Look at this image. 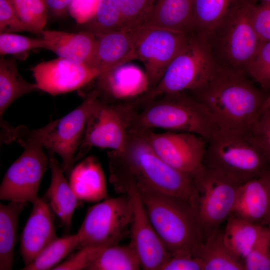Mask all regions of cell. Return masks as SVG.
<instances>
[{"label":"cell","instance_id":"ab89813d","mask_svg":"<svg viewBox=\"0 0 270 270\" xmlns=\"http://www.w3.org/2000/svg\"><path fill=\"white\" fill-rule=\"evenodd\" d=\"M22 32L32 33L18 17L10 0H0V33Z\"/></svg>","mask_w":270,"mask_h":270},{"label":"cell","instance_id":"d6986e66","mask_svg":"<svg viewBox=\"0 0 270 270\" xmlns=\"http://www.w3.org/2000/svg\"><path fill=\"white\" fill-rule=\"evenodd\" d=\"M40 34L44 40L45 49L58 57L94 68L97 43L95 34L86 30L70 33L50 30H42Z\"/></svg>","mask_w":270,"mask_h":270},{"label":"cell","instance_id":"ee69618b","mask_svg":"<svg viewBox=\"0 0 270 270\" xmlns=\"http://www.w3.org/2000/svg\"><path fill=\"white\" fill-rule=\"evenodd\" d=\"M48 9L54 16L60 17L68 12L71 0H46Z\"/></svg>","mask_w":270,"mask_h":270},{"label":"cell","instance_id":"d4e9b609","mask_svg":"<svg viewBox=\"0 0 270 270\" xmlns=\"http://www.w3.org/2000/svg\"><path fill=\"white\" fill-rule=\"evenodd\" d=\"M224 242L233 256L244 261L266 226L256 224L231 214L227 219Z\"/></svg>","mask_w":270,"mask_h":270},{"label":"cell","instance_id":"5bb4252c","mask_svg":"<svg viewBox=\"0 0 270 270\" xmlns=\"http://www.w3.org/2000/svg\"><path fill=\"white\" fill-rule=\"evenodd\" d=\"M156 153L172 168L194 176L204 168L207 141L194 134L144 130Z\"/></svg>","mask_w":270,"mask_h":270},{"label":"cell","instance_id":"7c38bea8","mask_svg":"<svg viewBox=\"0 0 270 270\" xmlns=\"http://www.w3.org/2000/svg\"><path fill=\"white\" fill-rule=\"evenodd\" d=\"M130 32L136 58L144 66L148 90L158 84L169 64L186 46L193 32L147 26Z\"/></svg>","mask_w":270,"mask_h":270},{"label":"cell","instance_id":"484cf974","mask_svg":"<svg viewBox=\"0 0 270 270\" xmlns=\"http://www.w3.org/2000/svg\"><path fill=\"white\" fill-rule=\"evenodd\" d=\"M26 202L10 201L0 204V270H10L14 261L18 220Z\"/></svg>","mask_w":270,"mask_h":270},{"label":"cell","instance_id":"7402d4cb","mask_svg":"<svg viewBox=\"0 0 270 270\" xmlns=\"http://www.w3.org/2000/svg\"><path fill=\"white\" fill-rule=\"evenodd\" d=\"M48 159L52 179L46 194V200L62 224L66 228H69L74 212L79 204L80 200L66 179L62 165L59 164L54 152H48Z\"/></svg>","mask_w":270,"mask_h":270},{"label":"cell","instance_id":"7a4b0ae2","mask_svg":"<svg viewBox=\"0 0 270 270\" xmlns=\"http://www.w3.org/2000/svg\"><path fill=\"white\" fill-rule=\"evenodd\" d=\"M187 92L206 108L220 129L238 131L249 129L268 96L246 74L221 68L200 88Z\"/></svg>","mask_w":270,"mask_h":270},{"label":"cell","instance_id":"7dc6e473","mask_svg":"<svg viewBox=\"0 0 270 270\" xmlns=\"http://www.w3.org/2000/svg\"><path fill=\"white\" fill-rule=\"evenodd\" d=\"M260 0L262 2H270V0Z\"/></svg>","mask_w":270,"mask_h":270},{"label":"cell","instance_id":"8992f818","mask_svg":"<svg viewBox=\"0 0 270 270\" xmlns=\"http://www.w3.org/2000/svg\"><path fill=\"white\" fill-rule=\"evenodd\" d=\"M58 120L37 130L24 126L14 128L10 142L24 147V151L7 170L0 186V199L34 203L42 178L49 164L43 150L44 140Z\"/></svg>","mask_w":270,"mask_h":270},{"label":"cell","instance_id":"1f68e13d","mask_svg":"<svg viewBox=\"0 0 270 270\" xmlns=\"http://www.w3.org/2000/svg\"><path fill=\"white\" fill-rule=\"evenodd\" d=\"M84 24L95 35L122 30V17L118 0H100L94 16Z\"/></svg>","mask_w":270,"mask_h":270},{"label":"cell","instance_id":"d6a6232c","mask_svg":"<svg viewBox=\"0 0 270 270\" xmlns=\"http://www.w3.org/2000/svg\"><path fill=\"white\" fill-rule=\"evenodd\" d=\"M21 20L32 30L40 34L48 20L46 0H10Z\"/></svg>","mask_w":270,"mask_h":270},{"label":"cell","instance_id":"ac0fdd59","mask_svg":"<svg viewBox=\"0 0 270 270\" xmlns=\"http://www.w3.org/2000/svg\"><path fill=\"white\" fill-rule=\"evenodd\" d=\"M32 204L20 237V252L25 266L58 238L46 200L39 198Z\"/></svg>","mask_w":270,"mask_h":270},{"label":"cell","instance_id":"83f0119b","mask_svg":"<svg viewBox=\"0 0 270 270\" xmlns=\"http://www.w3.org/2000/svg\"><path fill=\"white\" fill-rule=\"evenodd\" d=\"M194 256L202 260L204 270H244V264L226 246L220 229L204 239Z\"/></svg>","mask_w":270,"mask_h":270},{"label":"cell","instance_id":"cb8c5ba5","mask_svg":"<svg viewBox=\"0 0 270 270\" xmlns=\"http://www.w3.org/2000/svg\"><path fill=\"white\" fill-rule=\"evenodd\" d=\"M144 26L194 32L193 0H156Z\"/></svg>","mask_w":270,"mask_h":270},{"label":"cell","instance_id":"5b68a950","mask_svg":"<svg viewBox=\"0 0 270 270\" xmlns=\"http://www.w3.org/2000/svg\"><path fill=\"white\" fill-rule=\"evenodd\" d=\"M254 4L244 0L204 33L214 58L221 69L243 72L264 42L252 22Z\"/></svg>","mask_w":270,"mask_h":270},{"label":"cell","instance_id":"52a82bcc","mask_svg":"<svg viewBox=\"0 0 270 270\" xmlns=\"http://www.w3.org/2000/svg\"><path fill=\"white\" fill-rule=\"evenodd\" d=\"M204 165L238 185L270 170L266 157L248 130L220 129L207 142Z\"/></svg>","mask_w":270,"mask_h":270},{"label":"cell","instance_id":"44dd1931","mask_svg":"<svg viewBox=\"0 0 270 270\" xmlns=\"http://www.w3.org/2000/svg\"><path fill=\"white\" fill-rule=\"evenodd\" d=\"M96 36L94 68L98 71V76L136 59L130 31L120 30Z\"/></svg>","mask_w":270,"mask_h":270},{"label":"cell","instance_id":"4fadbf2b","mask_svg":"<svg viewBox=\"0 0 270 270\" xmlns=\"http://www.w3.org/2000/svg\"><path fill=\"white\" fill-rule=\"evenodd\" d=\"M116 192L126 194L132 204L130 244L136 250L145 270H161L171 256L154 230L136 186L128 182L119 186Z\"/></svg>","mask_w":270,"mask_h":270},{"label":"cell","instance_id":"8d00e7d4","mask_svg":"<svg viewBox=\"0 0 270 270\" xmlns=\"http://www.w3.org/2000/svg\"><path fill=\"white\" fill-rule=\"evenodd\" d=\"M244 270H270V229L266 226L246 258Z\"/></svg>","mask_w":270,"mask_h":270},{"label":"cell","instance_id":"d590c367","mask_svg":"<svg viewBox=\"0 0 270 270\" xmlns=\"http://www.w3.org/2000/svg\"><path fill=\"white\" fill-rule=\"evenodd\" d=\"M246 74L264 90H270V40L264 42L248 65Z\"/></svg>","mask_w":270,"mask_h":270},{"label":"cell","instance_id":"9a60e30c","mask_svg":"<svg viewBox=\"0 0 270 270\" xmlns=\"http://www.w3.org/2000/svg\"><path fill=\"white\" fill-rule=\"evenodd\" d=\"M98 94L95 90L88 92L80 106L58 119L44 140V148L62 158V170L68 176L74 168L75 154L84 138L88 115Z\"/></svg>","mask_w":270,"mask_h":270},{"label":"cell","instance_id":"f6af8a7d","mask_svg":"<svg viewBox=\"0 0 270 270\" xmlns=\"http://www.w3.org/2000/svg\"><path fill=\"white\" fill-rule=\"evenodd\" d=\"M270 106V94L268 95L263 105L261 112L266 108ZM260 112V113H261Z\"/></svg>","mask_w":270,"mask_h":270},{"label":"cell","instance_id":"4316f807","mask_svg":"<svg viewBox=\"0 0 270 270\" xmlns=\"http://www.w3.org/2000/svg\"><path fill=\"white\" fill-rule=\"evenodd\" d=\"M36 83L26 80L20 74L15 60L0 58V126L4 113L16 100L27 94L38 90Z\"/></svg>","mask_w":270,"mask_h":270},{"label":"cell","instance_id":"603a6c76","mask_svg":"<svg viewBox=\"0 0 270 270\" xmlns=\"http://www.w3.org/2000/svg\"><path fill=\"white\" fill-rule=\"evenodd\" d=\"M69 183L80 200L96 202L107 198L104 174L98 160L93 156L73 168Z\"/></svg>","mask_w":270,"mask_h":270},{"label":"cell","instance_id":"277c9868","mask_svg":"<svg viewBox=\"0 0 270 270\" xmlns=\"http://www.w3.org/2000/svg\"><path fill=\"white\" fill-rule=\"evenodd\" d=\"M136 186L150 220L170 256L194 255L204 238L190 202L142 185Z\"/></svg>","mask_w":270,"mask_h":270},{"label":"cell","instance_id":"b9f144b4","mask_svg":"<svg viewBox=\"0 0 270 270\" xmlns=\"http://www.w3.org/2000/svg\"><path fill=\"white\" fill-rule=\"evenodd\" d=\"M100 0H71L68 13L77 24H83L95 14Z\"/></svg>","mask_w":270,"mask_h":270},{"label":"cell","instance_id":"f35d334b","mask_svg":"<svg viewBox=\"0 0 270 270\" xmlns=\"http://www.w3.org/2000/svg\"><path fill=\"white\" fill-rule=\"evenodd\" d=\"M104 248L86 246L78 251L66 260L58 264L54 270H88Z\"/></svg>","mask_w":270,"mask_h":270},{"label":"cell","instance_id":"e575fe53","mask_svg":"<svg viewBox=\"0 0 270 270\" xmlns=\"http://www.w3.org/2000/svg\"><path fill=\"white\" fill-rule=\"evenodd\" d=\"M42 38H32L14 33H0V54L14 56L26 54L36 48H44Z\"/></svg>","mask_w":270,"mask_h":270},{"label":"cell","instance_id":"74e56055","mask_svg":"<svg viewBox=\"0 0 270 270\" xmlns=\"http://www.w3.org/2000/svg\"><path fill=\"white\" fill-rule=\"evenodd\" d=\"M248 131L270 164V106L260 113Z\"/></svg>","mask_w":270,"mask_h":270},{"label":"cell","instance_id":"8fae6325","mask_svg":"<svg viewBox=\"0 0 270 270\" xmlns=\"http://www.w3.org/2000/svg\"><path fill=\"white\" fill-rule=\"evenodd\" d=\"M132 204L126 194L106 198L88 209L77 232L78 249L117 244L130 232Z\"/></svg>","mask_w":270,"mask_h":270},{"label":"cell","instance_id":"7bdbcfd3","mask_svg":"<svg viewBox=\"0 0 270 270\" xmlns=\"http://www.w3.org/2000/svg\"><path fill=\"white\" fill-rule=\"evenodd\" d=\"M202 260L190 254H176L170 256L161 270H204Z\"/></svg>","mask_w":270,"mask_h":270},{"label":"cell","instance_id":"836d02e7","mask_svg":"<svg viewBox=\"0 0 270 270\" xmlns=\"http://www.w3.org/2000/svg\"><path fill=\"white\" fill-rule=\"evenodd\" d=\"M122 17V30L132 31L145 24L156 0H118Z\"/></svg>","mask_w":270,"mask_h":270},{"label":"cell","instance_id":"4dcf8cb0","mask_svg":"<svg viewBox=\"0 0 270 270\" xmlns=\"http://www.w3.org/2000/svg\"><path fill=\"white\" fill-rule=\"evenodd\" d=\"M78 234L57 238L48 244L23 270H52L70 252L78 249Z\"/></svg>","mask_w":270,"mask_h":270},{"label":"cell","instance_id":"60d3db41","mask_svg":"<svg viewBox=\"0 0 270 270\" xmlns=\"http://www.w3.org/2000/svg\"><path fill=\"white\" fill-rule=\"evenodd\" d=\"M252 22L256 32L263 42L270 40V2L254 4Z\"/></svg>","mask_w":270,"mask_h":270},{"label":"cell","instance_id":"ffe728a7","mask_svg":"<svg viewBox=\"0 0 270 270\" xmlns=\"http://www.w3.org/2000/svg\"><path fill=\"white\" fill-rule=\"evenodd\" d=\"M232 214L268 226L270 216V196L266 174L239 185Z\"/></svg>","mask_w":270,"mask_h":270},{"label":"cell","instance_id":"c3c4849f","mask_svg":"<svg viewBox=\"0 0 270 270\" xmlns=\"http://www.w3.org/2000/svg\"></svg>","mask_w":270,"mask_h":270},{"label":"cell","instance_id":"f1b7e54d","mask_svg":"<svg viewBox=\"0 0 270 270\" xmlns=\"http://www.w3.org/2000/svg\"><path fill=\"white\" fill-rule=\"evenodd\" d=\"M142 268L138 255L130 243L104 248L88 270H139Z\"/></svg>","mask_w":270,"mask_h":270},{"label":"cell","instance_id":"f546056e","mask_svg":"<svg viewBox=\"0 0 270 270\" xmlns=\"http://www.w3.org/2000/svg\"><path fill=\"white\" fill-rule=\"evenodd\" d=\"M244 0H193L194 31L205 33Z\"/></svg>","mask_w":270,"mask_h":270},{"label":"cell","instance_id":"ba28073f","mask_svg":"<svg viewBox=\"0 0 270 270\" xmlns=\"http://www.w3.org/2000/svg\"><path fill=\"white\" fill-rule=\"evenodd\" d=\"M220 69L204 34L194 31L186 46L169 64L158 84L138 100L141 103L164 94L194 90Z\"/></svg>","mask_w":270,"mask_h":270},{"label":"cell","instance_id":"9c48e42d","mask_svg":"<svg viewBox=\"0 0 270 270\" xmlns=\"http://www.w3.org/2000/svg\"><path fill=\"white\" fill-rule=\"evenodd\" d=\"M136 110L134 100L112 102L102 100L98 94L89 112L84 136L75 162L94 146L123 150Z\"/></svg>","mask_w":270,"mask_h":270},{"label":"cell","instance_id":"e0dca14e","mask_svg":"<svg viewBox=\"0 0 270 270\" xmlns=\"http://www.w3.org/2000/svg\"><path fill=\"white\" fill-rule=\"evenodd\" d=\"M124 64L96 79L97 88L95 90L100 98L112 102H128L134 100L148 90L145 72Z\"/></svg>","mask_w":270,"mask_h":270},{"label":"cell","instance_id":"3957f363","mask_svg":"<svg viewBox=\"0 0 270 270\" xmlns=\"http://www.w3.org/2000/svg\"><path fill=\"white\" fill-rule=\"evenodd\" d=\"M190 132L208 142L220 128L206 108L186 92L166 93L138 104L130 129Z\"/></svg>","mask_w":270,"mask_h":270},{"label":"cell","instance_id":"30bf717a","mask_svg":"<svg viewBox=\"0 0 270 270\" xmlns=\"http://www.w3.org/2000/svg\"><path fill=\"white\" fill-rule=\"evenodd\" d=\"M194 180L190 204L204 239L220 229L232 214L239 185L204 166L194 176Z\"/></svg>","mask_w":270,"mask_h":270},{"label":"cell","instance_id":"6da1fadb","mask_svg":"<svg viewBox=\"0 0 270 270\" xmlns=\"http://www.w3.org/2000/svg\"><path fill=\"white\" fill-rule=\"evenodd\" d=\"M107 155L112 186L133 182L190 202L194 177L164 162L152 148L144 131L130 129L124 149L111 150Z\"/></svg>","mask_w":270,"mask_h":270},{"label":"cell","instance_id":"2e32d148","mask_svg":"<svg viewBox=\"0 0 270 270\" xmlns=\"http://www.w3.org/2000/svg\"><path fill=\"white\" fill-rule=\"evenodd\" d=\"M31 70L39 90L52 96L78 90L99 76L96 69L58 56L42 62Z\"/></svg>","mask_w":270,"mask_h":270},{"label":"cell","instance_id":"bcb514c9","mask_svg":"<svg viewBox=\"0 0 270 270\" xmlns=\"http://www.w3.org/2000/svg\"><path fill=\"white\" fill-rule=\"evenodd\" d=\"M266 176L268 182L269 193H270V170L266 174ZM268 227L270 228V218L268 220Z\"/></svg>","mask_w":270,"mask_h":270}]
</instances>
